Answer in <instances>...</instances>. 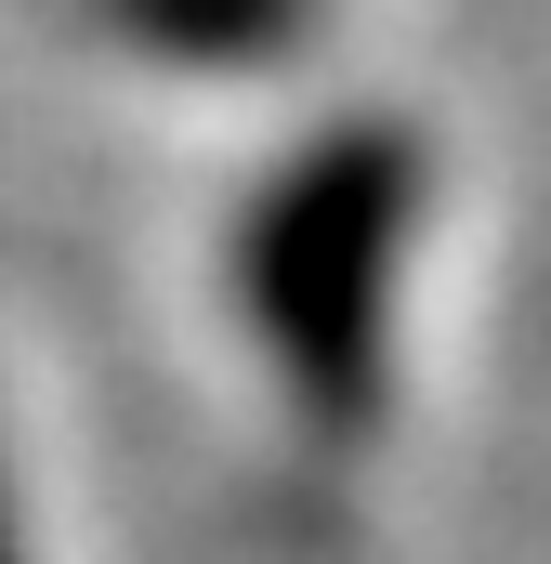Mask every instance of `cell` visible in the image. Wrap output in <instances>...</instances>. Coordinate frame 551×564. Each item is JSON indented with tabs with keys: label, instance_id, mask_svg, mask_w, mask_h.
<instances>
[{
	"label": "cell",
	"instance_id": "obj_2",
	"mask_svg": "<svg viewBox=\"0 0 551 564\" xmlns=\"http://www.w3.org/2000/svg\"><path fill=\"white\" fill-rule=\"evenodd\" d=\"M119 26L158 53H263L302 26V0H119Z\"/></svg>",
	"mask_w": 551,
	"mask_h": 564
},
{
	"label": "cell",
	"instance_id": "obj_3",
	"mask_svg": "<svg viewBox=\"0 0 551 564\" xmlns=\"http://www.w3.org/2000/svg\"><path fill=\"white\" fill-rule=\"evenodd\" d=\"M0 564H26V552H13V512H0Z\"/></svg>",
	"mask_w": 551,
	"mask_h": 564
},
{
	"label": "cell",
	"instance_id": "obj_1",
	"mask_svg": "<svg viewBox=\"0 0 551 564\" xmlns=\"http://www.w3.org/2000/svg\"><path fill=\"white\" fill-rule=\"evenodd\" d=\"M408 210H420L408 132H328L315 158H289V184L237 237V302H250L263 355L289 368V394L315 421L381 408V328H395Z\"/></svg>",
	"mask_w": 551,
	"mask_h": 564
}]
</instances>
